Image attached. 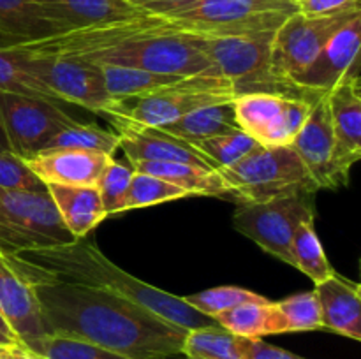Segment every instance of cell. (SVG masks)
I'll use <instances>...</instances> for the list:
<instances>
[{
    "mask_svg": "<svg viewBox=\"0 0 361 359\" xmlns=\"http://www.w3.org/2000/svg\"><path fill=\"white\" fill-rule=\"evenodd\" d=\"M27 282L37 298L48 334L81 338L129 359H171L182 354L187 329L145 306L71 282Z\"/></svg>",
    "mask_w": 361,
    "mask_h": 359,
    "instance_id": "obj_1",
    "label": "cell"
},
{
    "mask_svg": "<svg viewBox=\"0 0 361 359\" xmlns=\"http://www.w3.org/2000/svg\"><path fill=\"white\" fill-rule=\"evenodd\" d=\"M4 257L25 280L53 278L101 289L145 306L161 319L187 331L217 324L212 317L203 315L187 305L178 296L154 287L116 266L99 250L97 243L87 236L66 245L27 250Z\"/></svg>",
    "mask_w": 361,
    "mask_h": 359,
    "instance_id": "obj_2",
    "label": "cell"
},
{
    "mask_svg": "<svg viewBox=\"0 0 361 359\" xmlns=\"http://www.w3.org/2000/svg\"><path fill=\"white\" fill-rule=\"evenodd\" d=\"M236 197V204L319 192L291 146H261L235 165L219 169Z\"/></svg>",
    "mask_w": 361,
    "mask_h": 359,
    "instance_id": "obj_3",
    "label": "cell"
},
{
    "mask_svg": "<svg viewBox=\"0 0 361 359\" xmlns=\"http://www.w3.org/2000/svg\"><path fill=\"white\" fill-rule=\"evenodd\" d=\"M235 97L236 90L222 76L196 74L180 77L150 94L115 102L106 116L129 125L162 129L201 106L229 102Z\"/></svg>",
    "mask_w": 361,
    "mask_h": 359,
    "instance_id": "obj_4",
    "label": "cell"
},
{
    "mask_svg": "<svg viewBox=\"0 0 361 359\" xmlns=\"http://www.w3.org/2000/svg\"><path fill=\"white\" fill-rule=\"evenodd\" d=\"M275 32L249 35H197V44L212 60L215 73L228 80L236 95L247 92H271L291 97H319L305 94L295 84L271 74L270 53Z\"/></svg>",
    "mask_w": 361,
    "mask_h": 359,
    "instance_id": "obj_5",
    "label": "cell"
},
{
    "mask_svg": "<svg viewBox=\"0 0 361 359\" xmlns=\"http://www.w3.org/2000/svg\"><path fill=\"white\" fill-rule=\"evenodd\" d=\"M298 11L296 0H200L168 20L197 35H249L275 32Z\"/></svg>",
    "mask_w": 361,
    "mask_h": 359,
    "instance_id": "obj_6",
    "label": "cell"
},
{
    "mask_svg": "<svg viewBox=\"0 0 361 359\" xmlns=\"http://www.w3.org/2000/svg\"><path fill=\"white\" fill-rule=\"evenodd\" d=\"M48 192H25L0 187V253L73 243Z\"/></svg>",
    "mask_w": 361,
    "mask_h": 359,
    "instance_id": "obj_7",
    "label": "cell"
},
{
    "mask_svg": "<svg viewBox=\"0 0 361 359\" xmlns=\"http://www.w3.org/2000/svg\"><path fill=\"white\" fill-rule=\"evenodd\" d=\"M316 217L314 194L238 204L233 227L282 263L295 267L291 241L300 222Z\"/></svg>",
    "mask_w": 361,
    "mask_h": 359,
    "instance_id": "obj_8",
    "label": "cell"
},
{
    "mask_svg": "<svg viewBox=\"0 0 361 359\" xmlns=\"http://www.w3.org/2000/svg\"><path fill=\"white\" fill-rule=\"evenodd\" d=\"M361 7L324 16L295 13L275 30L271 39L270 69L277 80L293 84V80L309 67L326 42L355 18Z\"/></svg>",
    "mask_w": 361,
    "mask_h": 359,
    "instance_id": "obj_9",
    "label": "cell"
},
{
    "mask_svg": "<svg viewBox=\"0 0 361 359\" xmlns=\"http://www.w3.org/2000/svg\"><path fill=\"white\" fill-rule=\"evenodd\" d=\"M319 97L271 92L240 94L233 99L236 125L261 146H289Z\"/></svg>",
    "mask_w": 361,
    "mask_h": 359,
    "instance_id": "obj_10",
    "label": "cell"
},
{
    "mask_svg": "<svg viewBox=\"0 0 361 359\" xmlns=\"http://www.w3.org/2000/svg\"><path fill=\"white\" fill-rule=\"evenodd\" d=\"M21 67L37 80L56 102H69L94 113H108L115 102L108 95L97 65L59 56H32L13 44Z\"/></svg>",
    "mask_w": 361,
    "mask_h": 359,
    "instance_id": "obj_11",
    "label": "cell"
},
{
    "mask_svg": "<svg viewBox=\"0 0 361 359\" xmlns=\"http://www.w3.org/2000/svg\"><path fill=\"white\" fill-rule=\"evenodd\" d=\"M0 116L11 151L20 158L41 151L55 134L78 122L56 102L14 94H0Z\"/></svg>",
    "mask_w": 361,
    "mask_h": 359,
    "instance_id": "obj_12",
    "label": "cell"
},
{
    "mask_svg": "<svg viewBox=\"0 0 361 359\" xmlns=\"http://www.w3.org/2000/svg\"><path fill=\"white\" fill-rule=\"evenodd\" d=\"M326 95L334 134V176L341 187L349 183L351 168L361 157L360 70L342 77Z\"/></svg>",
    "mask_w": 361,
    "mask_h": 359,
    "instance_id": "obj_13",
    "label": "cell"
},
{
    "mask_svg": "<svg viewBox=\"0 0 361 359\" xmlns=\"http://www.w3.org/2000/svg\"><path fill=\"white\" fill-rule=\"evenodd\" d=\"M361 46V16L345 23L293 84L305 94H328L338 81L358 69Z\"/></svg>",
    "mask_w": 361,
    "mask_h": 359,
    "instance_id": "obj_14",
    "label": "cell"
},
{
    "mask_svg": "<svg viewBox=\"0 0 361 359\" xmlns=\"http://www.w3.org/2000/svg\"><path fill=\"white\" fill-rule=\"evenodd\" d=\"M118 136V148L126 153L129 162H180L214 169V162L208 160L192 143L171 136L166 130L155 127H136L111 120Z\"/></svg>",
    "mask_w": 361,
    "mask_h": 359,
    "instance_id": "obj_15",
    "label": "cell"
},
{
    "mask_svg": "<svg viewBox=\"0 0 361 359\" xmlns=\"http://www.w3.org/2000/svg\"><path fill=\"white\" fill-rule=\"evenodd\" d=\"M0 313L14 336L32 352L39 351L48 331L42 322L37 298L30 284L21 278L0 253Z\"/></svg>",
    "mask_w": 361,
    "mask_h": 359,
    "instance_id": "obj_16",
    "label": "cell"
},
{
    "mask_svg": "<svg viewBox=\"0 0 361 359\" xmlns=\"http://www.w3.org/2000/svg\"><path fill=\"white\" fill-rule=\"evenodd\" d=\"M289 146L305 165L317 190L337 189L338 185L334 176V134L326 94L317 99Z\"/></svg>",
    "mask_w": 361,
    "mask_h": 359,
    "instance_id": "obj_17",
    "label": "cell"
},
{
    "mask_svg": "<svg viewBox=\"0 0 361 359\" xmlns=\"http://www.w3.org/2000/svg\"><path fill=\"white\" fill-rule=\"evenodd\" d=\"M111 155L83 150H41L23 158L44 185L95 187Z\"/></svg>",
    "mask_w": 361,
    "mask_h": 359,
    "instance_id": "obj_18",
    "label": "cell"
},
{
    "mask_svg": "<svg viewBox=\"0 0 361 359\" xmlns=\"http://www.w3.org/2000/svg\"><path fill=\"white\" fill-rule=\"evenodd\" d=\"M321 308L323 329L348 336L351 340H361V299L360 284L331 275L314 289Z\"/></svg>",
    "mask_w": 361,
    "mask_h": 359,
    "instance_id": "obj_19",
    "label": "cell"
},
{
    "mask_svg": "<svg viewBox=\"0 0 361 359\" xmlns=\"http://www.w3.org/2000/svg\"><path fill=\"white\" fill-rule=\"evenodd\" d=\"M60 32L147 14L129 0H34Z\"/></svg>",
    "mask_w": 361,
    "mask_h": 359,
    "instance_id": "obj_20",
    "label": "cell"
},
{
    "mask_svg": "<svg viewBox=\"0 0 361 359\" xmlns=\"http://www.w3.org/2000/svg\"><path fill=\"white\" fill-rule=\"evenodd\" d=\"M48 196L51 197L55 210L62 220L63 227L74 239L85 238L92 229L97 227L108 213L102 208L97 187L74 185H46Z\"/></svg>",
    "mask_w": 361,
    "mask_h": 359,
    "instance_id": "obj_21",
    "label": "cell"
},
{
    "mask_svg": "<svg viewBox=\"0 0 361 359\" xmlns=\"http://www.w3.org/2000/svg\"><path fill=\"white\" fill-rule=\"evenodd\" d=\"M130 168H133L134 172H145V175H152L166 180V182L187 190L190 196H212L236 203V197L233 194V190L222 180L219 171H214V169L197 168V165L190 164H180V162L148 160L130 162Z\"/></svg>",
    "mask_w": 361,
    "mask_h": 359,
    "instance_id": "obj_22",
    "label": "cell"
},
{
    "mask_svg": "<svg viewBox=\"0 0 361 359\" xmlns=\"http://www.w3.org/2000/svg\"><path fill=\"white\" fill-rule=\"evenodd\" d=\"M212 319L240 338H263L268 334L286 333V322L277 303H245L217 313Z\"/></svg>",
    "mask_w": 361,
    "mask_h": 359,
    "instance_id": "obj_23",
    "label": "cell"
},
{
    "mask_svg": "<svg viewBox=\"0 0 361 359\" xmlns=\"http://www.w3.org/2000/svg\"><path fill=\"white\" fill-rule=\"evenodd\" d=\"M235 129H238V125H236L233 101L201 106V108L183 115L176 122L162 127V130L171 136L192 144L208 139V137L231 132Z\"/></svg>",
    "mask_w": 361,
    "mask_h": 359,
    "instance_id": "obj_24",
    "label": "cell"
},
{
    "mask_svg": "<svg viewBox=\"0 0 361 359\" xmlns=\"http://www.w3.org/2000/svg\"><path fill=\"white\" fill-rule=\"evenodd\" d=\"M0 32L25 42L59 34V28L34 0H0Z\"/></svg>",
    "mask_w": 361,
    "mask_h": 359,
    "instance_id": "obj_25",
    "label": "cell"
},
{
    "mask_svg": "<svg viewBox=\"0 0 361 359\" xmlns=\"http://www.w3.org/2000/svg\"><path fill=\"white\" fill-rule=\"evenodd\" d=\"M97 67L101 69L106 92H108L113 102L127 101V99L150 94L157 88L175 83L180 77H185L150 73V70L129 65H113V63H102V65Z\"/></svg>",
    "mask_w": 361,
    "mask_h": 359,
    "instance_id": "obj_26",
    "label": "cell"
},
{
    "mask_svg": "<svg viewBox=\"0 0 361 359\" xmlns=\"http://www.w3.org/2000/svg\"><path fill=\"white\" fill-rule=\"evenodd\" d=\"M314 220H316V217L300 222L295 234H293L291 250L293 257H295L296 270L305 273L317 285L326 280V278H330L331 275L337 273V271L334 270L326 253H324L323 243L317 236Z\"/></svg>",
    "mask_w": 361,
    "mask_h": 359,
    "instance_id": "obj_27",
    "label": "cell"
},
{
    "mask_svg": "<svg viewBox=\"0 0 361 359\" xmlns=\"http://www.w3.org/2000/svg\"><path fill=\"white\" fill-rule=\"evenodd\" d=\"M182 354L187 359H245L242 338L219 324L187 331Z\"/></svg>",
    "mask_w": 361,
    "mask_h": 359,
    "instance_id": "obj_28",
    "label": "cell"
},
{
    "mask_svg": "<svg viewBox=\"0 0 361 359\" xmlns=\"http://www.w3.org/2000/svg\"><path fill=\"white\" fill-rule=\"evenodd\" d=\"M42 150H83L111 155L118 150V136L111 130L87 123H73L60 130L46 143Z\"/></svg>",
    "mask_w": 361,
    "mask_h": 359,
    "instance_id": "obj_29",
    "label": "cell"
},
{
    "mask_svg": "<svg viewBox=\"0 0 361 359\" xmlns=\"http://www.w3.org/2000/svg\"><path fill=\"white\" fill-rule=\"evenodd\" d=\"M0 94H14L56 102V99L21 67L14 46L0 48Z\"/></svg>",
    "mask_w": 361,
    "mask_h": 359,
    "instance_id": "obj_30",
    "label": "cell"
},
{
    "mask_svg": "<svg viewBox=\"0 0 361 359\" xmlns=\"http://www.w3.org/2000/svg\"><path fill=\"white\" fill-rule=\"evenodd\" d=\"M190 194L166 180L157 176L145 175V172H134L130 180L129 192L123 201V211L137 210V208L154 206V204L168 203V201L183 199Z\"/></svg>",
    "mask_w": 361,
    "mask_h": 359,
    "instance_id": "obj_31",
    "label": "cell"
},
{
    "mask_svg": "<svg viewBox=\"0 0 361 359\" xmlns=\"http://www.w3.org/2000/svg\"><path fill=\"white\" fill-rule=\"evenodd\" d=\"M182 299L207 317H214L217 313L226 312V310L235 308V306L245 305V303L267 301V298H263L257 292L236 287V285H221V287L207 289V291L183 296Z\"/></svg>",
    "mask_w": 361,
    "mask_h": 359,
    "instance_id": "obj_32",
    "label": "cell"
},
{
    "mask_svg": "<svg viewBox=\"0 0 361 359\" xmlns=\"http://www.w3.org/2000/svg\"><path fill=\"white\" fill-rule=\"evenodd\" d=\"M194 146L204 155L214 165L219 169L235 165L236 162L242 160L245 155H249L254 148L257 146L256 141L247 136L243 130L235 129L231 132L221 134V136L208 137V139L200 141Z\"/></svg>",
    "mask_w": 361,
    "mask_h": 359,
    "instance_id": "obj_33",
    "label": "cell"
},
{
    "mask_svg": "<svg viewBox=\"0 0 361 359\" xmlns=\"http://www.w3.org/2000/svg\"><path fill=\"white\" fill-rule=\"evenodd\" d=\"M35 354L46 359H129L92 341L59 333L46 334Z\"/></svg>",
    "mask_w": 361,
    "mask_h": 359,
    "instance_id": "obj_34",
    "label": "cell"
},
{
    "mask_svg": "<svg viewBox=\"0 0 361 359\" xmlns=\"http://www.w3.org/2000/svg\"><path fill=\"white\" fill-rule=\"evenodd\" d=\"M277 306L284 317L286 333L323 329L319 301L314 291L289 296L282 301H277Z\"/></svg>",
    "mask_w": 361,
    "mask_h": 359,
    "instance_id": "obj_35",
    "label": "cell"
},
{
    "mask_svg": "<svg viewBox=\"0 0 361 359\" xmlns=\"http://www.w3.org/2000/svg\"><path fill=\"white\" fill-rule=\"evenodd\" d=\"M134 171L130 165L116 162L115 158L108 162V165L102 171L101 178L97 182L99 196H101L102 208L108 215L122 213L123 201H126L127 192H129L130 180H133Z\"/></svg>",
    "mask_w": 361,
    "mask_h": 359,
    "instance_id": "obj_36",
    "label": "cell"
},
{
    "mask_svg": "<svg viewBox=\"0 0 361 359\" xmlns=\"http://www.w3.org/2000/svg\"><path fill=\"white\" fill-rule=\"evenodd\" d=\"M0 187L25 192H48L44 183L30 171L23 158L11 151H0Z\"/></svg>",
    "mask_w": 361,
    "mask_h": 359,
    "instance_id": "obj_37",
    "label": "cell"
},
{
    "mask_svg": "<svg viewBox=\"0 0 361 359\" xmlns=\"http://www.w3.org/2000/svg\"><path fill=\"white\" fill-rule=\"evenodd\" d=\"M242 347L245 359H307L295 352L267 344L263 338H242Z\"/></svg>",
    "mask_w": 361,
    "mask_h": 359,
    "instance_id": "obj_38",
    "label": "cell"
},
{
    "mask_svg": "<svg viewBox=\"0 0 361 359\" xmlns=\"http://www.w3.org/2000/svg\"><path fill=\"white\" fill-rule=\"evenodd\" d=\"M298 7L300 13L307 16H324L348 9H358L360 0H298Z\"/></svg>",
    "mask_w": 361,
    "mask_h": 359,
    "instance_id": "obj_39",
    "label": "cell"
},
{
    "mask_svg": "<svg viewBox=\"0 0 361 359\" xmlns=\"http://www.w3.org/2000/svg\"><path fill=\"white\" fill-rule=\"evenodd\" d=\"M129 2L147 14L168 18L171 14H176L180 11L187 9V7L194 6L200 0H129Z\"/></svg>",
    "mask_w": 361,
    "mask_h": 359,
    "instance_id": "obj_40",
    "label": "cell"
},
{
    "mask_svg": "<svg viewBox=\"0 0 361 359\" xmlns=\"http://www.w3.org/2000/svg\"><path fill=\"white\" fill-rule=\"evenodd\" d=\"M0 359H46L25 347L21 341L13 345H0Z\"/></svg>",
    "mask_w": 361,
    "mask_h": 359,
    "instance_id": "obj_41",
    "label": "cell"
},
{
    "mask_svg": "<svg viewBox=\"0 0 361 359\" xmlns=\"http://www.w3.org/2000/svg\"><path fill=\"white\" fill-rule=\"evenodd\" d=\"M0 151H11V146H9V139H7L6 129H4L2 116H0ZM11 153H13V151H11Z\"/></svg>",
    "mask_w": 361,
    "mask_h": 359,
    "instance_id": "obj_42",
    "label": "cell"
},
{
    "mask_svg": "<svg viewBox=\"0 0 361 359\" xmlns=\"http://www.w3.org/2000/svg\"><path fill=\"white\" fill-rule=\"evenodd\" d=\"M0 331H2L4 334H7V336H11V338H14V340H18V338L14 336L13 331H11L9 324H7L6 319H4V317H2V313H0ZM18 341H20V340H18Z\"/></svg>",
    "mask_w": 361,
    "mask_h": 359,
    "instance_id": "obj_43",
    "label": "cell"
},
{
    "mask_svg": "<svg viewBox=\"0 0 361 359\" xmlns=\"http://www.w3.org/2000/svg\"><path fill=\"white\" fill-rule=\"evenodd\" d=\"M20 41H16L14 37H11V35H6L0 32V48H6V46H13V44H18Z\"/></svg>",
    "mask_w": 361,
    "mask_h": 359,
    "instance_id": "obj_44",
    "label": "cell"
},
{
    "mask_svg": "<svg viewBox=\"0 0 361 359\" xmlns=\"http://www.w3.org/2000/svg\"><path fill=\"white\" fill-rule=\"evenodd\" d=\"M13 344H18V340L7 336V334H4L2 331H0V345H13Z\"/></svg>",
    "mask_w": 361,
    "mask_h": 359,
    "instance_id": "obj_45",
    "label": "cell"
},
{
    "mask_svg": "<svg viewBox=\"0 0 361 359\" xmlns=\"http://www.w3.org/2000/svg\"><path fill=\"white\" fill-rule=\"evenodd\" d=\"M296 2H298V0H296Z\"/></svg>",
    "mask_w": 361,
    "mask_h": 359,
    "instance_id": "obj_46",
    "label": "cell"
}]
</instances>
